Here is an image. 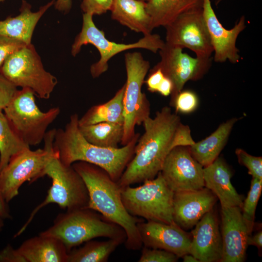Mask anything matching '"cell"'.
Here are the masks:
<instances>
[{
    "label": "cell",
    "mask_w": 262,
    "mask_h": 262,
    "mask_svg": "<svg viewBox=\"0 0 262 262\" xmlns=\"http://www.w3.org/2000/svg\"><path fill=\"white\" fill-rule=\"evenodd\" d=\"M142 124L145 131L137 140L134 156L117 181L120 187L154 179L172 148L195 143L189 127L168 106L157 111L154 117L147 118Z\"/></svg>",
    "instance_id": "6da1fadb"
},
{
    "label": "cell",
    "mask_w": 262,
    "mask_h": 262,
    "mask_svg": "<svg viewBox=\"0 0 262 262\" xmlns=\"http://www.w3.org/2000/svg\"><path fill=\"white\" fill-rule=\"evenodd\" d=\"M79 116L72 115L64 129L55 131L53 147L61 162L66 165L82 161L98 166L117 181L134 155V148L140 133L121 147L107 148L97 146L87 141L79 128Z\"/></svg>",
    "instance_id": "7a4b0ae2"
},
{
    "label": "cell",
    "mask_w": 262,
    "mask_h": 262,
    "mask_svg": "<svg viewBox=\"0 0 262 262\" xmlns=\"http://www.w3.org/2000/svg\"><path fill=\"white\" fill-rule=\"evenodd\" d=\"M86 186L89 201L86 208L95 210L122 227L127 238L125 246L136 250L143 246L137 224L144 220L130 214L121 199V187L103 169L82 161L72 164Z\"/></svg>",
    "instance_id": "3957f363"
},
{
    "label": "cell",
    "mask_w": 262,
    "mask_h": 262,
    "mask_svg": "<svg viewBox=\"0 0 262 262\" xmlns=\"http://www.w3.org/2000/svg\"><path fill=\"white\" fill-rule=\"evenodd\" d=\"M39 234L59 239L68 252L96 238L117 239L124 243L127 238L122 227L98 212L86 207L59 213L52 225Z\"/></svg>",
    "instance_id": "277c9868"
},
{
    "label": "cell",
    "mask_w": 262,
    "mask_h": 262,
    "mask_svg": "<svg viewBox=\"0 0 262 262\" xmlns=\"http://www.w3.org/2000/svg\"><path fill=\"white\" fill-rule=\"evenodd\" d=\"M45 175L52 181L48 195L32 211L27 221L14 236L15 238L20 236L36 213L49 204L56 203L66 210L87 207L89 195L84 181L72 165H66L61 162L56 151L46 167Z\"/></svg>",
    "instance_id": "5b68a950"
},
{
    "label": "cell",
    "mask_w": 262,
    "mask_h": 262,
    "mask_svg": "<svg viewBox=\"0 0 262 262\" xmlns=\"http://www.w3.org/2000/svg\"><path fill=\"white\" fill-rule=\"evenodd\" d=\"M122 202L131 215L167 224L174 223L173 202L174 192L169 187L161 171L156 177L136 187H121Z\"/></svg>",
    "instance_id": "8992f818"
},
{
    "label": "cell",
    "mask_w": 262,
    "mask_h": 262,
    "mask_svg": "<svg viewBox=\"0 0 262 262\" xmlns=\"http://www.w3.org/2000/svg\"><path fill=\"white\" fill-rule=\"evenodd\" d=\"M55 129L47 131L43 148H26L13 156L0 172V190L8 203L17 196L21 185L45 176L46 167L56 151L53 147Z\"/></svg>",
    "instance_id": "52a82bcc"
},
{
    "label": "cell",
    "mask_w": 262,
    "mask_h": 262,
    "mask_svg": "<svg viewBox=\"0 0 262 262\" xmlns=\"http://www.w3.org/2000/svg\"><path fill=\"white\" fill-rule=\"evenodd\" d=\"M91 44L98 50L100 58L90 66V73L93 78L99 77L108 69V62L115 55L123 51L143 49L156 53L162 49L165 42L157 34H149L137 41L130 44L117 43L106 38L104 32L95 24L93 16L83 14L81 31L76 36L71 47V54L75 56L81 51L82 46Z\"/></svg>",
    "instance_id": "ba28073f"
},
{
    "label": "cell",
    "mask_w": 262,
    "mask_h": 262,
    "mask_svg": "<svg viewBox=\"0 0 262 262\" xmlns=\"http://www.w3.org/2000/svg\"><path fill=\"white\" fill-rule=\"evenodd\" d=\"M34 95L29 88L17 90L3 111L16 133L30 147L38 145L44 140L48 128L60 113L58 107L45 112L40 110Z\"/></svg>",
    "instance_id": "9c48e42d"
},
{
    "label": "cell",
    "mask_w": 262,
    "mask_h": 262,
    "mask_svg": "<svg viewBox=\"0 0 262 262\" xmlns=\"http://www.w3.org/2000/svg\"><path fill=\"white\" fill-rule=\"evenodd\" d=\"M127 80L123 97L124 132L121 145L127 144L134 137L136 126L150 116V103L142 91L149 62L139 52L125 54Z\"/></svg>",
    "instance_id": "30bf717a"
},
{
    "label": "cell",
    "mask_w": 262,
    "mask_h": 262,
    "mask_svg": "<svg viewBox=\"0 0 262 262\" xmlns=\"http://www.w3.org/2000/svg\"><path fill=\"white\" fill-rule=\"evenodd\" d=\"M0 73L16 87L31 89L38 97L49 99L58 83L46 71L31 43L15 51L5 61Z\"/></svg>",
    "instance_id": "8fae6325"
},
{
    "label": "cell",
    "mask_w": 262,
    "mask_h": 262,
    "mask_svg": "<svg viewBox=\"0 0 262 262\" xmlns=\"http://www.w3.org/2000/svg\"><path fill=\"white\" fill-rule=\"evenodd\" d=\"M164 27L166 45L187 48L197 57H211L213 49L202 8L182 14Z\"/></svg>",
    "instance_id": "7c38bea8"
},
{
    "label": "cell",
    "mask_w": 262,
    "mask_h": 262,
    "mask_svg": "<svg viewBox=\"0 0 262 262\" xmlns=\"http://www.w3.org/2000/svg\"><path fill=\"white\" fill-rule=\"evenodd\" d=\"M160 61L154 67L161 69L173 84L170 95L171 105L177 95L189 81L202 79L209 70L212 58L192 57L182 51V49L171 47L165 43L159 51Z\"/></svg>",
    "instance_id": "4fadbf2b"
},
{
    "label": "cell",
    "mask_w": 262,
    "mask_h": 262,
    "mask_svg": "<svg viewBox=\"0 0 262 262\" xmlns=\"http://www.w3.org/2000/svg\"><path fill=\"white\" fill-rule=\"evenodd\" d=\"M161 173L174 193L198 190L205 186L203 167L191 155L189 146H178L172 148Z\"/></svg>",
    "instance_id": "5bb4252c"
},
{
    "label": "cell",
    "mask_w": 262,
    "mask_h": 262,
    "mask_svg": "<svg viewBox=\"0 0 262 262\" xmlns=\"http://www.w3.org/2000/svg\"><path fill=\"white\" fill-rule=\"evenodd\" d=\"M202 12L214 52L213 60L218 63L227 60L232 64L238 63L240 55L236 41L246 27L245 16H242L232 28L228 30L217 17L210 0H203Z\"/></svg>",
    "instance_id": "9a60e30c"
},
{
    "label": "cell",
    "mask_w": 262,
    "mask_h": 262,
    "mask_svg": "<svg viewBox=\"0 0 262 262\" xmlns=\"http://www.w3.org/2000/svg\"><path fill=\"white\" fill-rule=\"evenodd\" d=\"M137 228L144 246L164 250L179 258L189 254L191 239L175 223L142 221L137 224Z\"/></svg>",
    "instance_id": "2e32d148"
},
{
    "label": "cell",
    "mask_w": 262,
    "mask_h": 262,
    "mask_svg": "<svg viewBox=\"0 0 262 262\" xmlns=\"http://www.w3.org/2000/svg\"><path fill=\"white\" fill-rule=\"evenodd\" d=\"M239 207H221V262L244 261L249 235Z\"/></svg>",
    "instance_id": "e0dca14e"
},
{
    "label": "cell",
    "mask_w": 262,
    "mask_h": 262,
    "mask_svg": "<svg viewBox=\"0 0 262 262\" xmlns=\"http://www.w3.org/2000/svg\"><path fill=\"white\" fill-rule=\"evenodd\" d=\"M216 196L207 188L175 192L173 218L183 229L192 228L202 216L212 210Z\"/></svg>",
    "instance_id": "ac0fdd59"
},
{
    "label": "cell",
    "mask_w": 262,
    "mask_h": 262,
    "mask_svg": "<svg viewBox=\"0 0 262 262\" xmlns=\"http://www.w3.org/2000/svg\"><path fill=\"white\" fill-rule=\"evenodd\" d=\"M191 233L189 254L200 262H220L222 241L218 223L213 210L205 213Z\"/></svg>",
    "instance_id": "d6986e66"
},
{
    "label": "cell",
    "mask_w": 262,
    "mask_h": 262,
    "mask_svg": "<svg viewBox=\"0 0 262 262\" xmlns=\"http://www.w3.org/2000/svg\"><path fill=\"white\" fill-rule=\"evenodd\" d=\"M232 174L223 159L217 157L212 164L203 167L205 186L219 200L221 207L237 206L242 208L243 197L231 183Z\"/></svg>",
    "instance_id": "ffe728a7"
},
{
    "label": "cell",
    "mask_w": 262,
    "mask_h": 262,
    "mask_svg": "<svg viewBox=\"0 0 262 262\" xmlns=\"http://www.w3.org/2000/svg\"><path fill=\"white\" fill-rule=\"evenodd\" d=\"M55 3L52 0L42 6L35 12L31 11L32 6L27 1L22 0L19 14L14 17L8 16L0 20V35L20 40L30 44L34 29L39 20Z\"/></svg>",
    "instance_id": "44dd1931"
},
{
    "label": "cell",
    "mask_w": 262,
    "mask_h": 262,
    "mask_svg": "<svg viewBox=\"0 0 262 262\" xmlns=\"http://www.w3.org/2000/svg\"><path fill=\"white\" fill-rule=\"evenodd\" d=\"M26 262H67L68 252L59 239L39 234L17 248Z\"/></svg>",
    "instance_id": "7402d4cb"
},
{
    "label": "cell",
    "mask_w": 262,
    "mask_h": 262,
    "mask_svg": "<svg viewBox=\"0 0 262 262\" xmlns=\"http://www.w3.org/2000/svg\"><path fill=\"white\" fill-rule=\"evenodd\" d=\"M112 19L144 35L152 33L151 19L146 2L141 0H113L110 10Z\"/></svg>",
    "instance_id": "603a6c76"
},
{
    "label": "cell",
    "mask_w": 262,
    "mask_h": 262,
    "mask_svg": "<svg viewBox=\"0 0 262 262\" xmlns=\"http://www.w3.org/2000/svg\"><path fill=\"white\" fill-rule=\"evenodd\" d=\"M239 119L233 117L221 124L206 138L189 146L193 157L203 167L212 164L225 146L232 129Z\"/></svg>",
    "instance_id": "cb8c5ba5"
},
{
    "label": "cell",
    "mask_w": 262,
    "mask_h": 262,
    "mask_svg": "<svg viewBox=\"0 0 262 262\" xmlns=\"http://www.w3.org/2000/svg\"><path fill=\"white\" fill-rule=\"evenodd\" d=\"M203 0H148L146 9L152 29L165 27L188 11L202 8Z\"/></svg>",
    "instance_id": "d4e9b609"
},
{
    "label": "cell",
    "mask_w": 262,
    "mask_h": 262,
    "mask_svg": "<svg viewBox=\"0 0 262 262\" xmlns=\"http://www.w3.org/2000/svg\"><path fill=\"white\" fill-rule=\"evenodd\" d=\"M125 84L109 101L90 107L80 118L79 126L101 122L124 123L123 97Z\"/></svg>",
    "instance_id": "484cf974"
},
{
    "label": "cell",
    "mask_w": 262,
    "mask_h": 262,
    "mask_svg": "<svg viewBox=\"0 0 262 262\" xmlns=\"http://www.w3.org/2000/svg\"><path fill=\"white\" fill-rule=\"evenodd\" d=\"M79 128L87 141L97 146L107 148L118 147L124 132L123 124L119 123L101 122L79 126Z\"/></svg>",
    "instance_id": "4316f807"
},
{
    "label": "cell",
    "mask_w": 262,
    "mask_h": 262,
    "mask_svg": "<svg viewBox=\"0 0 262 262\" xmlns=\"http://www.w3.org/2000/svg\"><path fill=\"white\" fill-rule=\"evenodd\" d=\"M123 243L121 240L111 238L104 241L89 240L82 246L71 249L67 262H107L110 255Z\"/></svg>",
    "instance_id": "83f0119b"
},
{
    "label": "cell",
    "mask_w": 262,
    "mask_h": 262,
    "mask_svg": "<svg viewBox=\"0 0 262 262\" xmlns=\"http://www.w3.org/2000/svg\"><path fill=\"white\" fill-rule=\"evenodd\" d=\"M30 147L19 137L3 111H0V172L10 159Z\"/></svg>",
    "instance_id": "f1b7e54d"
},
{
    "label": "cell",
    "mask_w": 262,
    "mask_h": 262,
    "mask_svg": "<svg viewBox=\"0 0 262 262\" xmlns=\"http://www.w3.org/2000/svg\"><path fill=\"white\" fill-rule=\"evenodd\" d=\"M262 189V179L252 178L250 190L242 207V217L249 235L253 231L255 211L261 196Z\"/></svg>",
    "instance_id": "f546056e"
},
{
    "label": "cell",
    "mask_w": 262,
    "mask_h": 262,
    "mask_svg": "<svg viewBox=\"0 0 262 262\" xmlns=\"http://www.w3.org/2000/svg\"><path fill=\"white\" fill-rule=\"evenodd\" d=\"M198 98L196 93L191 90H181L176 96L171 106L174 107L177 112L191 113L197 108Z\"/></svg>",
    "instance_id": "4dcf8cb0"
},
{
    "label": "cell",
    "mask_w": 262,
    "mask_h": 262,
    "mask_svg": "<svg viewBox=\"0 0 262 262\" xmlns=\"http://www.w3.org/2000/svg\"><path fill=\"white\" fill-rule=\"evenodd\" d=\"M235 154L239 163L247 168L248 173L252 178L262 179V157L252 156L242 148H237Z\"/></svg>",
    "instance_id": "1f68e13d"
},
{
    "label": "cell",
    "mask_w": 262,
    "mask_h": 262,
    "mask_svg": "<svg viewBox=\"0 0 262 262\" xmlns=\"http://www.w3.org/2000/svg\"><path fill=\"white\" fill-rule=\"evenodd\" d=\"M179 257L169 251L144 246L139 262H175Z\"/></svg>",
    "instance_id": "d6a6232c"
},
{
    "label": "cell",
    "mask_w": 262,
    "mask_h": 262,
    "mask_svg": "<svg viewBox=\"0 0 262 262\" xmlns=\"http://www.w3.org/2000/svg\"><path fill=\"white\" fill-rule=\"evenodd\" d=\"M27 45L20 40L0 35V69L10 55Z\"/></svg>",
    "instance_id": "836d02e7"
},
{
    "label": "cell",
    "mask_w": 262,
    "mask_h": 262,
    "mask_svg": "<svg viewBox=\"0 0 262 262\" xmlns=\"http://www.w3.org/2000/svg\"><path fill=\"white\" fill-rule=\"evenodd\" d=\"M113 0H82L81 8L83 14L101 15L110 11Z\"/></svg>",
    "instance_id": "e575fe53"
},
{
    "label": "cell",
    "mask_w": 262,
    "mask_h": 262,
    "mask_svg": "<svg viewBox=\"0 0 262 262\" xmlns=\"http://www.w3.org/2000/svg\"><path fill=\"white\" fill-rule=\"evenodd\" d=\"M17 87L0 73V111H3L10 102Z\"/></svg>",
    "instance_id": "d590c367"
},
{
    "label": "cell",
    "mask_w": 262,
    "mask_h": 262,
    "mask_svg": "<svg viewBox=\"0 0 262 262\" xmlns=\"http://www.w3.org/2000/svg\"><path fill=\"white\" fill-rule=\"evenodd\" d=\"M164 76L161 69L153 67L149 70L148 77L145 81L147 90L152 93L157 92Z\"/></svg>",
    "instance_id": "8d00e7d4"
},
{
    "label": "cell",
    "mask_w": 262,
    "mask_h": 262,
    "mask_svg": "<svg viewBox=\"0 0 262 262\" xmlns=\"http://www.w3.org/2000/svg\"><path fill=\"white\" fill-rule=\"evenodd\" d=\"M0 262H26L17 248L8 244L0 251Z\"/></svg>",
    "instance_id": "74e56055"
},
{
    "label": "cell",
    "mask_w": 262,
    "mask_h": 262,
    "mask_svg": "<svg viewBox=\"0 0 262 262\" xmlns=\"http://www.w3.org/2000/svg\"><path fill=\"white\" fill-rule=\"evenodd\" d=\"M173 90V84L171 80L164 76L162 82L159 85L157 92L161 95L167 97L171 95Z\"/></svg>",
    "instance_id": "f35d334b"
},
{
    "label": "cell",
    "mask_w": 262,
    "mask_h": 262,
    "mask_svg": "<svg viewBox=\"0 0 262 262\" xmlns=\"http://www.w3.org/2000/svg\"><path fill=\"white\" fill-rule=\"evenodd\" d=\"M0 217L4 220L12 218L8 203L4 199L0 190Z\"/></svg>",
    "instance_id": "ab89813d"
},
{
    "label": "cell",
    "mask_w": 262,
    "mask_h": 262,
    "mask_svg": "<svg viewBox=\"0 0 262 262\" xmlns=\"http://www.w3.org/2000/svg\"><path fill=\"white\" fill-rule=\"evenodd\" d=\"M54 4L56 10L67 13L71 8L72 0H57Z\"/></svg>",
    "instance_id": "60d3db41"
},
{
    "label": "cell",
    "mask_w": 262,
    "mask_h": 262,
    "mask_svg": "<svg viewBox=\"0 0 262 262\" xmlns=\"http://www.w3.org/2000/svg\"><path fill=\"white\" fill-rule=\"evenodd\" d=\"M247 245H254L259 248L262 247V232L259 231L252 236L249 235L247 240Z\"/></svg>",
    "instance_id": "b9f144b4"
},
{
    "label": "cell",
    "mask_w": 262,
    "mask_h": 262,
    "mask_svg": "<svg viewBox=\"0 0 262 262\" xmlns=\"http://www.w3.org/2000/svg\"><path fill=\"white\" fill-rule=\"evenodd\" d=\"M186 254L182 256L184 262H198V260L192 255Z\"/></svg>",
    "instance_id": "7bdbcfd3"
},
{
    "label": "cell",
    "mask_w": 262,
    "mask_h": 262,
    "mask_svg": "<svg viewBox=\"0 0 262 262\" xmlns=\"http://www.w3.org/2000/svg\"><path fill=\"white\" fill-rule=\"evenodd\" d=\"M4 220L3 219L0 217V232L1 231V230L2 229V228L4 227Z\"/></svg>",
    "instance_id": "ee69618b"
},
{
    "label": "cell",
    "mask_w": 262,
    "mask_h": 262,
    "mask_svg": "<svg viewBox=\"0 0 262 262\" xmlns=\"http://www.w3.org/2000/svg\"><path fill=\"white\" fill-rule=\"evenodd\" d=\"M223 0H215V5H217L220 2H221Z\"/></svg>",
    "instance_id": "f6af8a7d"
},
{
    "label": "cell",
    "mask_w": 262,
    "mask_h": 262,
    "mask_svg": "<svg viewBox=\"0 0 262 262\" xmlns=\"http://www.w3.org/2000/svg\"><path fill=\"white\" fill-rule=\"evenodd\" d=\"M145 2H147L148 0H141Z\"/></svg>",
    "instance_id": "bcb514c9"
},
{
    "label": "cell",
    "mask_w": 262,
    "mask_h": 262,
    "mask_svg": "<svg viewBox=\"0 0 262 262\" xmlns=\"http://www.w3.org/2000/svg\"><path fill=\"white\" fill-rule=\"evenodd\" d=\"M4 0H0V2L3 1Z\"/></svg>",
    "instance_id": "7dc6e473"
}]
</instances>
